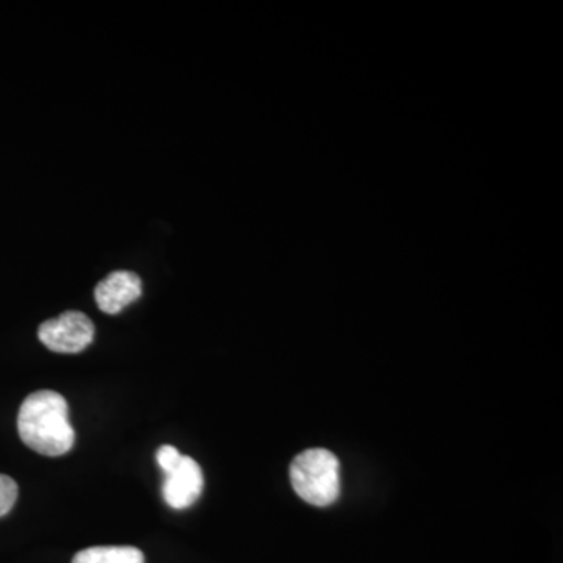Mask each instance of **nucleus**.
<instances>
[{
	"label": "nucleus",
	"instance_id": "6",
	"mask_svg": "<svg viewBox=\"0 0 563 563\" xmlns=\"http://www.w3.org/2000/svg\"><path fill=\"white\" fill-rule=\"evenodd\" d=\"M73 563H144L135 547H92L74 555Z\"/></svg>",
	"mask_w": 563,
	"mask_h": 563
},
{
	"label": "nucleus",
	"instance_id": "4",
	"mask_svg": "<svg viewBox=\"0 0 563 563\" xmlns=\"http://www.w3.org/2000/svg\"><path fill=\"white\" fill-rule=\"evenodd\" d=\"M203 490V474L199 463L188 455L172 472L165 473L163 498L173 509L181 510L198 501Z\"/></svg>",
	"mask_w": 563,
	"mask_h": 563
},
{
	"label": "nucleus",
	"instance_id": "3",
	"mask_svg": "<svg viewBox=\"0 0 563 563\" xmlns=\"http://www.w3.org/2000/svg\"><path fill=\"white\" fill-rule=\"evenodd\" d=\"M95 324L87 314L65 312L44 321L38 329L40 342L58 354H77L95 340Z\"/></svg>",
	"mask_w": 563,
	"mask_h": 563
},
{
	"label": "nucleus",
	"instance_id": "8",
	"mask_svg": "<svg viewBox=\"0 0 563 563\" xmlns=\"http://www.w3.org/2000/svg\"><path fill=\"white\" fill-rule=\"evenodd\" d=\"M181 454L177 448L172 446V444H163L161 450L157 451V463L158 466L163 470V473L172 472L173 468H176L177 463L180 462Z\"/></svg>",
	"mask_w": 563,
	"mask_h": 563
},
{
	"label": "nucleus",
	"instance_id": "7",
	"mask_svg": "<svg viewBox=\"0 0 563 563\" xmlns=\"http://www.w3.org/2000/svg\"><path fill=\"white\" fill-rule=\"evenodd\" d=\"M18 499V484L5 474H0V517L13 509Z\"/></svg>",
	"mask_w": 563,
	"mask_h": 563
},
{
	"label": "nucleus",
	"instance_id": "1",
	"mask_svg": "<svg viewBox=\"0 0 563 563\" xmlns=\"http://www.w3.org/2000/svg\"><path fill=\"white\" fill-rule=\"evenodd\" d=\"M18 431L25 446L46 457H60L73 450L76 432L69 422V407L60 393H32L22 402Z\"/></svg>",
	"mask_w": 563,
	"mask_h": 563
},
{
	"label": "nucleus",
	"instance_id": "2",
	"mask_svg": "<svg viewBox=\"0 0 563 563\" xmlns=\"http://www.w3.org/2000/svg\"><path fill=\"white\" fill-rule=\"evenodd\" d=\"M290 479L299 498L317 507L331 506L342 492L339 459L321 448L303 451L295 457Z\"/></svg>",
	"mask_w": 563,
	"mask_h": 563
},
{
	"label": "nucleus",
	"instance_id": "5",
	"mask_svg": "<svg viewBox=\"0 0 563 563\" xmlns=\"http://www.w3.org/2000/svg\"><path fill=\"white\" fill-rule=\"evenodd\" d=\"M143 285L139 274L132 272H114L99 282L95 290V299L103 313L117 314L125 307L139 301Z\"/></svg>",
	"mask_w": 563,
	"mask_h": 563
}]
</instances>
